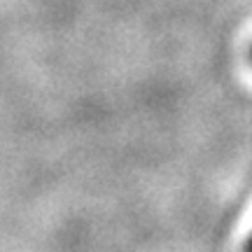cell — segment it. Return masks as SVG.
<instances>
[{"label":"cell","instance_id":"1","mask_svg":"<svg viewBox=\"0 0 252 252\" xmlns=\"http://www.w3.org/2000/svg\"><path fill=\"white\" fill-rule=\"evenodd\" d=\"M248 250H252V238H250V241H248Z\"/></svg>","mask_w":252,"mask_h":252}]
</instances>
